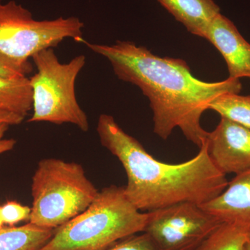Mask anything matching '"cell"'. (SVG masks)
I'll return each instance as SVG.
<instances>
[{
    "label": "cell",
    "mask_w": 250,
    "mask_h": 250,
    "mask_svg": "<svg viewBox=\"0 0 250 250\" xmlns=\"http://www.w3.org/2000/svg\"><path fill=\"white\" fill-rule=\"evenodd\" d=\"M104 250H162L147 233L131 235Z\"/></svg>",
    "instance_id": "cell-16"
},
{
    "label": "cell",
    "mask_w": 250,
    "mask_h": 250,
    "mask_svg": "<svg viewBox=\"0 0 250 250\" xmlns=\"http://www.w3.org/2000/svg\"><path fill=\"white\" fill-rule=\"evenodd\" d=\"M27 74H29V72L24 69L16 66L4 59L0 58V77H24L27 76Z\"/></svg>",
    "instance_id": "cell-18"
},
{
    "label": "cell",
    "mask_w": 250,
    "mask_h": 250,
    "mask_svg": "<svg viewBox=\"0 0 250 250\" xmlns=\"http://www.w3.org/2000/svg\"><path fill=\"white\" fill-rule=\"evenodd\" d=\"M84 24L76 17L36 21L16 1L0 0V58L29 73V59L42 49L53 48L66 39H83Z\"/></svg>",
    "instance_id": "cell-6"
},
{
    "label": "cell",
    "mask_w": 250,
    "mask_h": 250,
    "mask_svg": "<svg viewBox=\"0 0 250 250\" xmlns=\"http://www.w3.org/2000/svg\"><path fill=\"white\" fill-rule=\"evenodd\" d=\"M193 35L205 39L220 7L213 0H157Z\"/></svg>",
    "instance_id": "cell-11"
},
{
    "label": "cell",
    "mask_w": 250,
    "mask_h": 250,
    "mask_svg": "<svg viewBox=\"0 0 250 250\" xmlns=\"http://www.w3.org/2000/svg\"><path fill=\"white\" fill-rule=\"evenodd\" d=\"M4 223L3 221L2 215H1V206L0 205V229L4 227Z\"/></svg>",
    "instance_id": "cell-21"
},
{
    "label": "cell",
    "mask_w": 250,
    "mask_h": 250,
    "mask_svg": "<svg viewBox=\"0 0 250 250\" xmlns=\"http://www.w3.org/2000/svg\"><path fill=\"white\" fill-rule=\"evenodd\" d=\"M208 154L223 173L239 174L250 170V129L221 117L207 138Z\"/></svg>",
    "instance_id": "cell-8"
},
{
    "label": "cell",
    "mask_w": 250,
    "mask_h": 250,
    "mask_svg": "<svg viewBox=\"0 0 250 250\" xmlns=\"http://www.w3.org/2000/svg\"><path fill=\"white\" fill-rule=\"evenodd\" d=\"M97 131L102 145L124 167L127 177L125 195L141 211L182 202L202 205L218 196L228 187L226 174L213 164L207 142L192 159L170 164L154 159L110 115H100Z\"/></svg>",
    "instance_id": "cell-2"
},
{
    "label": "cell",
    "mask_w": 250,
    "mask_h": 250,
    "mask_svg": "<svg viewBox=\"0 0 250 250\" xmlns=\"http://www.w3.org/2000/svg\"><path fill=\"white\" fill-rule=\"evenodd\" d=\"M9 126L10 125L6 123H0V155L12 150L16 146V140L4 139V135Z\"/></svg>",
    "instance_id": "cell-19"
},
{
    "label": "cell",
    "mask_w": 250,
    "mask_h": 250,
    "mask_svg": "<svg viewBox=\"0 0 250 250\" xmlns=\"http://www.w3.org/2000/svg\"><path fill=\"white\" fill-rule=\"evenodd\" d=\"M248 250H250V236L249 243H248Z\"/></svg>",
    "instance_id": "cell-22"
},
{
    "label": "cell",
    "mask_w": 250,
    "mask_h": 250,
    "mask_svg": "<svg viewBox=\"0 0 250 250\" xmlns=\"http://www.w3.org/2000/svg\"><path fill=\"white\" fill-rule=\"evenodd\" d=\"M55 229L30 223L0 229V250H39L53 236Z\"/></svg>",
    "instance_id": "cell-12"
},
{
    "label": "cell",
    "mask_w": 250,
    "mask_h": 250,
    "mask_svg": "<svg viewBox=\"0 0 250 250\" xmlns=\"http://www.w3.org/2000/svg\"><path fill=\"white\" fill-rule=\"evenodd\" d=\"M147 212L141 211L126 196L124 187L99 190L91 205L56 229L39 250H104L125 237L144 232Z\"/></svg>",
    "instance_id": "cell-3"
},
{
    "label": "cell",
    "mask_w": 250,
    "mask_h": 250,
    "mask_svg": "<svg viewBox=\"0 0 250 250\" xmlns=\"http://www.w3.org/2000/svg\"><path fill=\"white\" fill-rule=\"evenodd\" d=\"M32 109V90L27 76L0 77V111L25 118Z\"/></svg>",
    "instance_id": "cell-13"
},
{
    "label": "cell",
    "mask_w": 250,
    "mask_h": 250,
    "mask_svg": "<svg viewBox=\"0 0 250 250\" xmlns=\"http://www.w3.org/2000/svg\"><path fill=\"white\" fill-rule=\"evenodd\" d=\"M147 213L144 232L162 250H195L223 223L191 202Z\"/></svg>",
    "instance_id": "cell-7"
},
{
    "label": "cell",
    "mask_w": 250,
    "mask_h": 250,
    "mask_svg": "<svg viewBox=\"0 0 250 250\" xmlns=\"http://www.w3.org/2000/svg\"><path fill=\"white\" fill-rule=\"evenodd\" d=\"M208 109L250 129V95L224 93L211 102Z\"/></svg>",
    "instance_id": "cell-15"
},
{
    "label": "cell",
    "mask_w": 250,
    "mask_h": 250,
    "mask_svg": "<svg viewBox=\"0 0 250 250\" xmlns=\"http://www.w3.org/2000/svg\"><path fill=\"white\" fill-rule=\"evenodd\" d=\"M80 42L107 59L119 80L139 87L149 100L154 132L164 140L178 127L188 141L200 148L208 136L201 125L204 112L219 95L242 90L238 79L204 82L193 76L185 61L159 57L130 41L106 45L82 39Z\"/></svg>",
    "instance_id": "cell-1"
},
{
    "label": "cell",
    "mask_w": 250,
    "mask_h": 250,
    "mask_svg": "<svg viewBox=\"0 0 250 250\" xmlns=\"http://www.w3.org/2000/svg\"><path fill=\"white\" fill-rule=\"evenodd\" d=\"M31 209L16 201H8L1 206V215L4 225L15 226L21 222L29 220Z\"/></svg>",
    "instance_id": "cell-17"
},
{
    "label": "cell",
    "mask_w": 250,
    "mask_h": 250,
    "mask_svg": "<svg viewBox=\"0 0 250 250\" xmlns=\"http://www.w3.org/2000/svg\"><path fill=\"white\" fill-rule=\"evenodd\" d=\"M98 192L80 164L42 159L32 177L29 223L56 229L84 211Z\"/></svg>",
    "instance_id": "cell-4"
},
{
    "label": "cell",
    "mask_w": 250,
    "mask_h": 250,
    "mask_svg": "<svg viewBox=\"0 0 250 250\" xmlns=\"http://www.w3.org/2000/svg\"><path fill=\"white\" fill-rule=\"evenodd\" d=\"M37 72L29 79L32 90V116L29 123L62 125L69 123L88 131V116L81 108L75 82L86 59L83 54L68 62L59 60L53 48L42 49L33 56Z\"/></svg>",
    "instance_id": "cell-5"
},
{
    "label": "cell",
    "mask_w": 250,
    "mask_h": 250,
    "mask_svg": "<svg viewBox=\"0 0 250 250\" xmlns=\"http://www.w3.org/2000/svg\"><path fill=\"white\" fill-rule=\"evenodd\" d=\"M24 117L9 112L0 111V123H6L11 125L21 124L24 121Z\"/></svg>",
    "instance_id": "cell-20"
},
{
    "label": "cell",
    "mask_w": 250,
    "mask_h": 250,
    "mask_svg": "<svg viewBox=\"0 0 250 250\" xmlns=\"http://www.w3.org/2000/svg\"><path fill=\"white\" fill-rule=\"evenodd\" d=\"M205 39L223 56L229 78L250 79V44L229 19L221 14L217 15L210 22Z\"/></svg>",
    "instance_id": "cell-9"
},
{
    "label": "cell",
    "mask_w": 250,
    "mask_h": 250,
    "mask_svg": "<svg viewBox=\"0 0 250 250\" xmlns=\"http://www.w3.org/2000/svg\"><path fill=\"white\" fill-rule=\"evenodd\" d=\"M200 207L220 221L250 229V170L236 174L218 196Z\"/></svg>",
    "instance_id": "cell-10"
},
{
    "label": "cell",
    "mask_w": 250,
    "mask_h": 250,
    "mask_svg": "<svg viewBox=\"0 0 250 250\" xmlns=\"http://www.w3.org/2000/svg\"><path fill=\"white\" fill-rule=\"evenodd\" d=\"M250 229L223 222L195 250H248Z\"/></svg>",
    "instance_id": "cell-14"
}]
</instances>
